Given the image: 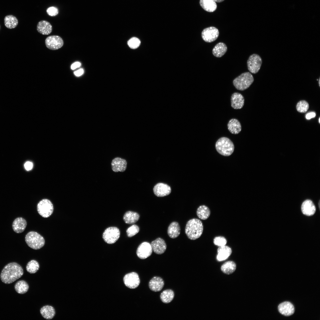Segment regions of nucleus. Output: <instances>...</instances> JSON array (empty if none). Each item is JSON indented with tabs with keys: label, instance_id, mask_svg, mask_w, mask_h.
<instances>
[{
	"label": "nucleus",
	"instance_id": "obj_24",
	"mask_svg": "<svg viewBox=\"0 0 320 320\" xmlns=\"http://www.w3.org/2000/svg\"><path fill=\"white\" fill-rule=\"evenodd\" d=\"M180 231V225L179 223L176 222H173L171 223L167 230V233L169 236L172 239L177 237L179 235Z\"/></svg>",
	"mask_w": 320,
	"mask_h": 320
},
{
	"label": "nucleus",
	"instance_id": "obj_11",
	"mask_svg": "<svg viewBox=\"0 0 320 320\" xmlns=\"http://www.w3.org/2000/svg\"><path fill=\"white\" fill-rule=\"evenodd\" d=\"M124 283L127 287L132 289L137 287L140 283V279L138 274L133 272L126 274L123 279Z\"/></svg>",
	"mask_w": 320,
	"mask_h": 320
},
{
	"label": "nucleus",
	"instance_id": "obj_4",
	"mask_svg": "<svg viewBox=\"0 0 320 320\" xmlns=\"http://www.w3.org/2000/svg\"><path fill=\"white\" fill-rule=\"evenodd\" d=\"M28 246L34 249H38L43 247L45 244L43 237L38 233L31 231L28 233L25 238Z\"/></svg>",
	"mask_w": 320,
	"mask_h": 320
},
{
	"label": "nucleus",
	"instance_id": "obj_32",
	"mask_svg": "<svg viewBox=\"0 0 320 320\" xmlns=\"http://www.w3.org/2000/svg\"><path fill=\"white\" fill-rule=\"evenodd\" d=\"M15 289L16 292L20 294H24L28 290L29 286L27 282L24 280L18 281L15 284Z\"/></svg>",
	"mask_w": 320,
	"mask_h": 320
},
{
	"label": "nucleus",
	"instance_id": "obj_3",
	"mask_svg": "<svg viewBox=\"0 0 320 320\" xmlns=\"http://www.w3.org/2000/svg\"><path fill=\"white\" fill-rule=\"evenodd\" d=\"M217 152L225 156H229L233 152L234 147L232 142L228 138L223 137L220 138L215 144Z\"/></svg>",
	"mask_w": 320,
	"mask_h": 320
},
{
	"label": "nucleus",
	"instance_id": "obj_41",
	"mask_svg": "<svg viewBox=\"0 0 320 320\" xmlns=\"http://www.w3.org/2000/svg\"><path fill=\"white\" fill-rule=\"evenodd\" d=\"M81 65V63L79 62H76L73 63L71 66V69L73 70L76 68L79 67Z\"/></svg>",
	"mask_w": 320,
	"mask_h": 320
},
{
	"label": "nucleus",
	"instance_id": "obj_18",
	"mask_svg": "<svg viewBox=\"0 0 320 320\" xmlns=\"http://www.w3.org/2000/svg\"><path fill=\"white\" fill-rule=\"evenodd\" d=\"M164 284V281L161 278L155 276L150 281L149 287L152 291L157 292L160 291L162 289Z\"/></svg>",
	"mask_w": 320,
	"mask_h": 320
},
{
	"label": "nucleus",
	"instance_id": "obj_2",
	"mask_svg": "<svg viewBox=\"0 0 320 320\" xmlns=\"http://www.w3.org/2000/svg\"><path fill=\"white\" fill-rule=\"evenodd\" d=\"M203 230V226L201 221L198 219L193 218L187 222L185 231L189 239L194 240L201 236Z\"/></svg>",
	"mask_w": 320,
	"mask_h": 320
},
{
	"label": "nucleus",
	"instance_id": "obj_25",
	"mask_svg": "<svg viewBox=\"0 0 320 320\" xmlns=\"http://www.w3.org/2000/svg\"><path fill=\"white\" fill-rule=\"evenodd\" d=\"M41 315L44 319L50 320L55 316V312L54 308L52 306L46 305L42 307L40 309Z\"/></svg>",
	"mask_w": 320,
	"mask_h": 320
},
{
	"label": "nucleus",
	"instance_id": "obj_7",
	"mask_svg": "<svg viewBox=\"0 0 320 320\" xmlns=\"http://www.w3.org/2000/svg\"><path fill=\"white\" fill-rule=\"evenodd\" d=\"M120 236L119 229L116 227H111L105 230L103 234V238L107 243L113 244L118 239Z\"/></svg>",
	"mask_w": 320,
	"mask_h": 320
},
{
	"label": "nucleus",
	"instance_id": "obj_31",
	"mask_svg": "<svg viewBox=\"0 0 320 320\" xmlns=\"http://www.w3.org/2000/svg\"><path fill=\"white\" fill-rule=\"evenodd\" d=\"M174 297V292L171 289H167L164 291L160 295L161 300L165 303H168L171 302L173 300Z\"/></svg>",
	"mask_w": 320,
	"mask_h": 320
},
{
	"label": "nucleus",
	"instance_id": "obj_29",
	"mask_svg": "<svg viewBox=\"0 0 320 320\" xmlns=\"http://www.w3.org/2000/svg\"><path fill=\"white\" fill-rule=\"evenodd\" d=\"M196 214L200 219L205 220L207 219L210 214V210L208 207L205 205L199 206L197 209Z\"/></svg>",
	"mask_w": 320,
	"mask_h": 320
},
{
	"label": "nucleus",
	"instance_id": "obj_46",
	"mask_svg": "<svg viewBox=\"0 0 320 320\" xmlns=\"http://www.w3.org/2000/svg\"><path fill=\"white\" fill-rule=\"evenodd\" d=\"M320 118H319V123H320Z\"/></svg>",
	"mask_w": 320,
	"mask_h": 320
},
{
	"label": "nucleus",
	"instance_id": "obj_15",
	"mask_svg": "<svg viewBox=\"0 0 320 320\" xmlns=\"http://www.w3.org/2000/svg\"><path fill=\"white\" fill-rule=\"evenodd\" d=\"M244 103V99L243 96L240 93L235 92L231 97V107L234 109H237L241 108Z\"/></svg>",
	"mask_w": 320,
	"mask_h": 320
},
{
	"label": "nucleus",
	"instance_id": "obj_30",
	"mask_svg": "<svg viewBox=\"0 0 320 320\" xmlns=\"http://www.w3.org/2000/svg\"><path fill=\"white\" fill-rule=\"evenodd\" d=\"M4 23L5 26L8 28L12 29L15 28L18 23V21L15 16L9 15L5 17Z\"/></svg>",
	"mask_w": 320,
	"mask_h": 320
},
{
	"label": "nucleus",
	"instance_id": "obj_10",
	"mask_svg": "<svg viewBox=\"0 0 320 320\" xmlns=\"http://www.w3.org/2000/svg\"><path fill=\"white\" fill-rule=\"evenodd\" d=\"M45 43L47 47L52 50H57L61 48L64 42L62 38L58 36H51L47 37Z\"/></svg>",
	"mask_w": 320,
	"mask_h": 320
},
{
	"label": "nucleus",
	"instance_id": "obj_44",
	"mask_svg": "<svg viewBox=\"0 0 320 320\" xmlns=\"http://www.w3.org/2000/svg\"><path fill=\"white\" fill-rule=\"evenodd\" d=\"M215 2H221L223 1L224 0H214Z\"/></svg>",
	"mask_w": 320,
	"mask_h": 320
},
{
	"label": "nucleus",
	"instance_id": "obj_42",
	"mask_svg": "<svg viewBox=\"0 0 320 320\" xmlns=\"http://www.w3.org/2000/svg\"><path fill=\"white\" fill-rule=\"evenodd\" d=\"M84 70L82 68L80 69L77 71L74 72V74L76 76H81L84 73Z\"/></svg>",
	"mask_w": 320,
	"mask_h": 320
},
{
	"label": "nucleus",
	"instance_id": "obj_5",
	"mask_svg": "<svg viewBox=\"0 0 320 320\" xmlns=\"http://www.w3.org/2000/svg\"><path fill=\"white\" fill-rule=\"evenodd\" d=\"M254 78L249 72L244 73L235 79L233 84L235 87L239 90L243 91L249 88L253 83Z\"/></svg>",
	"mask_w": 320,
	"mask_h": 320
},
{
	"label": "nucleus",
	"instance_id": "obj_9",
	"mask_svg": "<svg viewBox=\"0 0 320 320\" xmlns=\"http://www.w3.org/2000/svg\"><path fill=\"white\" fill-rule=\"evenodd\" d=\"M219 35L218 29L214 27H210L204 29L201 33L203 40L207 42H211L215 41Z\"/></svg>",
	"mask_w": 320,
	"mask_h": 320
},
{
	"label": "nucleus",
	"instance_id": "obj_35",
	"mask_svg": "<svg viewBox=\"0 0 320 320\" xmlns=\"http://www.w3.org/2000/svg\"><path fill=\"white\" fill-rule=\"evenodd\" d=\"M308 103L305 100H301L296 105L297 111L301 113L306 112L309 108Z\"/></svg>",
	"mask_w": 320,
	"mask_h": 320
},
{
	"label": "nucleus",
	"instance_id": "obj_45",
	"mask_svg": "<svg viewBox=\"0 0 320 320\" xmlns=\"http://www.w3.org/2000/svg\"><path fill=\"white\" fill-rule=\"evenodd\" d=\"M319 85L320 86V79H319Z\"/></svg>",
	"mask_w": 320,
	"mask_h": 320
},
{
	"label": "nucleus",
	"instance_id": "obj_16",
	"mask_svg": "<svg viewBox=\"0 0 320 320\" xmlns=\"http://www.w3.org/2000/svg\"><path fill=\"white\" fill-rule=\"evenodd\" d=\"M112 170L114 172H123L127 168L126 161L119 157H116L113 159L111 162Z\"/></svg>",
	"mask_w": 320,
	"mask_h": 320
},
{
	"label": "nucleus",
	"instance_id": "obj_6",
	"mask_svg": "<svg viewBox=\"0 0 320 320\" xmlns=\"http://www.w3.org/2000/svg\"><path fill=\"white\" fill-rule=\"evenodd\" d=\"M54 208L52 204L49 199H44L40 201L37 205L39 214L44 218L49 217L52 214Z\"/></svg>",
	"mask_w": 320,
	"mask_h": 320
},
{
	"label": "nucleus",
	"instance_id": "obj_22",
	"mask_svg": "<svg viewBox=\"0 0 320 320\" xmlns=\"http://www.w3.org/2000/svg\"><path fill=\"white\" fill-rule=\"evenodd\" d=\"M37 30L40 33L47 35L51 33L52 31V26L47 21L42 20L40 21L37 26Z\"/></svg>",
	"mask_w": 320,
	"mask_h": 320
},
{
	"label": "nucleus",
	"instance_id": "obj_21",
	"mask_svg": "<svg viewBox=\"0 0 320 320\" xmlns=\"http://www.w3.org/2000/svg\"><path fill=\"white\" fill-rule=\"evenodd\" d=\"M232 252L231 248L227 246L219 247L217 250V260L222 261L226 259L231 255Z\"/></svg>",
	"mask_w": 320,
	"mask_h": 320
},
{
	"label": "nucleus",
	"instance_id": "obj_43",
	"mask_svg": "<svg viewBox=\"0 0 320 320\" xmlns=\"http://www.w3.org/2000/svg\"><path fill=\"white\" fill-rule=\"evenodd\" d=\"M315 116L316 113L314 112H310L306 115V118L307 119H310L314 117Z\"/></svg>",
	"mask_w": 320,
	"mask_h": 320
},
{
	"label": "nucleus",
	"instance_id": "obj_38",
	"mask_svg": "<svg viewBox=\"0 0 320 320\" xmlns=\"http://www.w3.org/2000/svg\"><path fill=\"white\" fill-rule=\"evenodd\" d=\"M213 242L215 245L220 247L225 245L227 243V240L224 237L218 236L214 238Z\"/></svg>",
	"mask_w": 320,
	"mask_h": 320
},
{
	"label": "nucleus",
	"instance_id": "obj_12",
	"mask_svg": "<svg viewBox=\"0 0 320 320\" xmlns=\"http://www.w3.org/2000/svg\"><path fill=\"white\" fill-rule=\"evenodd\" d=\"M152 250L151 244L147 242H144L139 245L137 248L136 253L139 258L145 259L151 255Z\"/></svg>",
	"mask_w": 320,
	"mask_h": 320
},
{
	"label": "nucleus",
	"instance_id": "obj_26",
	"mask_svg": "<svg viewBox=\"0 0 320 320\" xmlns=\"http://www.w3.org/2000/svg\"><path fill=\"white\" fill-rule=\"evenodd\" d=\"M227 50V47L226 44L223 42H219L214 47L212 53L215 57H220L225 53Z\"/></svg>",
	"mask_w": 320,
	"mask_h": 320
},
{
	"label": "nucleus",
	"instance_id": "obj_19",
	"mask_svg": "<svg viewBox=\"0 0 320 320\" xmlns=\"http://www.w3.org/2000/svg\"><path fill=\"white\" fill-rule=\"evenodd\" d=\"M301 210L303 214L310 216L315 213L316 209L315 205L311 200H306L302 204Z\"/></svg>",
	"mask_w": 320,
	"mask_h": 320
},
{
	"label": "nucleus",
	"instance_id": "obj_28",
	"mask_svg": "<svg viewBox=\"0 0 320 320\" xmlns=\"http://www.w3.org/2000/svg\"><path fill=\"white\" fill-rule=\"evenodd\" d=\"M139 217V215L137 213L129 211L124 214L123 220L126 223L132 224L136 222L138 220Z\"/></svg>",
	"mask_w": 320,
	"mask_h": 320
},
{
	"label": "nucleus",
	"instance_id": "obj_40",
	"mask_svg": "<svg viewBox=\"0 0 320 320\" xmlns=\"http://www.w3.org/2000/svg\"><path fill=\"white\" fill-rule=\"evenodd\" d=\"M24 167L27 171L31 170L33 167V164L30 161H26L24 164Z\"/></svg>",
	"mask_w": 320,
	"mask_h": 320
},
{
	"label": "nucleus",
	"instance_id": "obj_33",
	"mask_svg": "<svg viewBox=\"0 0 320 320\" xmlns=\"http://www.w3.org/2000/svg\"><path fill=\"white\" fill-rule=\"evenodd\" d=\"M236 268V266L235 263L232 261H228L222 265L221 270L224 273L230 274L235 271Z\"/></svg>",
	"mask_w": 320,
	"mask_h": 320
},
{
	"label": "nucleus",
	"instance_id": "obj_14",
	"mask_svg": "<svg viewBox=\"0 0 320 320\" xmlns=\"http://www.w3.org/2000/svg\"><path fill=\"white\" fill-rule=\"evenodd\" d=\"M152 250L157 254H161L165 251L167 246L164 241L161 238H159L152 241L151 244Z\"/></svg>",
	"mask_w": 320,
	"mask_h": 320
},
{
	"label": "nucleus",
	"instance_id": "obj_36",
	"mask_svg": "<svg viewBox=\"0 0 320 320\" xmlns=\"http://www.w3.org/2000/svg\"><path fill=\"white\" fill-rule=\"evenodd\" d=\"M127 44L130 48L132 49H135L137 48L140 45V41L138 38L133 37L129 40Z\"/></svg>",
	"mask_w": 320,
	"mask_h": 320
},
{
	"label": "nucleus",
	"instance_id": "obj_17",
	"mask_svg": "<svg viewBox=\"0 0 320 320\" xmlns=\"http://www.w3.org/2000/svg\"><path fill=\"white\" fill-rule=\"evenodd\" d=\"M278 309L280 313L286 316L292 315L295 311L294 306L289 302H284L280 304L278 306Z\"/></svg>",
	"mask_w": 320,
	"mask_h": 320
},
{
	"label": "nucleus",
	"instance_id": "obj_23",
	"mask_svg": "<svg viewBox=\"0 0 320 320\" xmlns=\"http://www.w3.org/2000/svg\"><path fill=\"white\" fill-rule=\"evenodd\" d=\"M227 126L229 132L233 134H238L241 130V127L240 122L235 119H232L230 120Z\"/></svg>",
	"mask_w": 320,
	"mask_h": 320
},
{
	"label": "nucleus",
	"instance_id": "obj_8",
	"mask_svg": "<svg viewBox=\"0 0 320 320\" xmlns=\"http://www.w3.org/2000/svg\"><path fill=\"white\" fill-rule=\"evenodd\" d=\"M262 63V59L257 54L251 55L247 61V66L248 70L251 73L255 74L260 70Z\"/></svg>",
	"mask_w": 320,
	"mask_h": 320
},
{
	"label": "nucleus",
	"instance_id": "obj_20",
	"mask_svg": "<svg viewBox=\"0 0 320 320\" xmlns=\"http://www.w3.org/2000/svg\"><path fill=\"white\" fill-rule=\"evenodd\" d=\"M27 224V222L25 219L21 217H17L12 223V229L16 233H20L24 231Z\"/></svg>",
	"mask_w": 320,
	"mask_h": 320
},
{
	"label": "nucleus",
	"instance_id": "obj_37",
	"mask_svg": "<svg viewBox=\"0 0 320 320\" xmlns=\"http://www.w3.org/2000/svg\"><path fill=\"white\" fill-rule=\"evenodd\" d=\"M139 231V227L136 225H133L127 229L126 232L128 236L131 237L137 234Z\"/></svg>",
	"mask_w": 320,
	"mask_h": 320
},
{
	"label": "nucleus",
	"instance_id": "obj_27",
	"mask_svg": "<svg viewBox=\"0 0 320 320\" xmlns=\"http://www.w3.org/2000/svg\"><path fill=\"white\" fill-rule=\"evenodd\" d=\"M200 4L204 10L209 12H213L217 8L216 3L214 0H200Z\"/></svg>",
	"mask_w": 320,
	"mask_h": 320
},
{
	"label": "nucleus",
	"instance_id": "obj_13",
	"mask_svg": "<svg viewBox=\"0 0 320 320\" xmlns=\"http://www.w3.org/2000/svg\"><path fill=\"white\" fill-rule=\"evenodd\" d=\"M170 187L167 184L159 183L154 187V193L158 197H163L169 195L171 192Z\"/></svg>",
	"mask_w": 320,
	"mask_h": 320
},
{
	"label": "nucleus",
	"instance_id": "obj_34",
	"mask_svg": "<svg viewBox=\"0 0 320 320\" xmlns=\"http://www.w3.org/2000/svg\"><path fill=\"white\" fill-rule=\"evenodd\" d=\"M39 268V265L37 261L32 260L29 262L26 266L27 271L31 274L36 272Z\"/></svg>",
	"mask_w": 320,
	"mask_h": 320
},
{
	"label": "nucleus",
	"instance_id": "obj_39",
	"mask_svg": "<svg viewBox=\"0 0 320 320\" xmlns=\"http://www.w3.org/2000/svg\"><path fill=\"white\" fill-rule=\"evenodd\" d=\"M47 12L49 15L51 16H54L58 14V10L56 7H51L47 8Z\"/></svg>",
	"mask_w": 320,
	"mask_h": 320
},
{
	"label": "nucleus",
	"instance_id": "obj_1",
	"mask_svg": "<svg viewBox=\"0 0 320 320\" xmlns=\"http://www.w3.org/2000/svg\"><path fill=\"white\" fill-rule=\"evenodd\" d=\"M23 273L22 267L15 262L9 263L5 265L0 274L1 281L6 284H10L21 277Z\"/></svg>",
	"mask_w": 320,
	"mask_h": 320
}]
</instances>
